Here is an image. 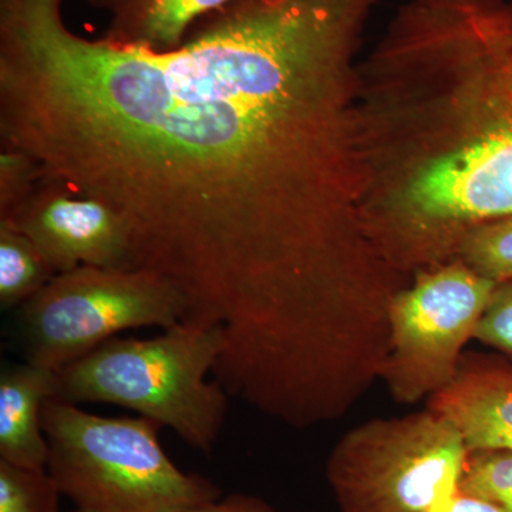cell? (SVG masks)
Instances as JSON below:
<instances>
[{
	"instance_id": "obj_1",
	"label": "cell",
	"mask_w": 512,
	"mask_h": 512,
	"mask_svg": "<svg viewBox=\"0 0 512 512\" xmlns=\"http://www.w3.org/2000/svg\"><path fill=\"white\" fill-rule=\"evenodd\" d=\"M63 3L0 0V146L116 211L184 320L245 349L380 274L359 127L380 0H232L165 52L77 35Z\"/></svg>"
},
{
	"instance_id": "obj_2",
	"label": "cell",
	"mask_w": 512,
	"mask_h": 512,
	"mask_svg": "<svg viewBox=\"0 0 512 512\" xmlns=\"http://www.w3.org/2000/svg\"><path fill=\"white\" fill-rule=\"evenodd\" d=\"M363 220L406 278L512 215V0H406L359 69Z\"/></svg>"
},
{
	"instance_id": "obj_3",
	"label": "cell",
	"mask_w": 512,
	"mask_h": 512,
	"mask_svg": "<svg viewBox=\"0 0 512 512\" xmlns=\"http://www.w3.org/2000/svg\"><path fill=\"white\" fill-rule=\"evenodd\" d=\"M221 352L218 329L188 320L150 339L116 336L57 370L53 399L126 407L210 454L229 409L227 390L207 380Z\"/></svg>"
},
{
	"instance_id": "obj_4",
	"label": "cell",
	"mask_w": 512,
	"mask_h": 512,
	"mask_svg": "<svg viewBox=\"0 0 512 512\" xmlns=\"http://www.w3.org/2000/svg\"><path fill=\"white\" fill-rule=\"evenodd\" d=\"M47 471L60 493L90 512H183L222 497L210 478L184 473L146 417H104L59 399L43 403Z\"/></svg>"
},
{
	"instance_id": "obj_5",
	"label": "cell",
	"mask_w": 512,
	"mask_h": 512,
	"mask_svg": "<svg viewBox=\"0 0 512 512\" xmlns=\"http://www.w3.org/2000/svg\"><path fill=\"white\" fill-rule=\"evenodd\" d=\"M187 312L183 291L157 272L83 265L16 309L13 339L25 362L57 372L124 330H165Z\"/></svg>"
},
{
	"instance_id": "obj_6",
	"label": "cell",
	"mask_w": 512,
	"mask_h": 512,
	"mask_svg": "<svg viewBox=\"0 0 512 512\" xmlns=\"http://www.w3.org/2000/svg\"><path fill=\"white\" fill-rule=\"evenodd\" d=\"M468 456L456 427L426 407L348 431L326 478L340 512H426L460 491Z\"/></svg>"
},
{
	"instance_id": "obj_7",
	"label": "cell",
	"mask_w": 512,
	"mask_h": 512,
	"mask_svg": "<svg viewBox=\"0 0 512 512\" xmlns=\"http://www.w3.org/2000/svg\"><path fill=\"white\" fill-rule=\"evenodd\" d=\"M495 286L453 259L413 276L394 296L380 375L394 402L429 399L454 379Z\"/></svg>"
},
{
	"instance_id": "obj_8",
	"label": "cell",
	"mask_w": 512,
	"mask_h": 512,
	"mask_svg": "<svg viewBox=\"0 0 512 512\" xmlns=\"http://www.w3.org/2000/svg\"><path fill=\"white\" fill-rule=\"evenodd\" d=\"M36 245L56 274L79 266L134 268L126 222L103 202L40 180L19 207L3 215Z\"/></svg>"
},
{
	"instance_id": "obj_9",
	"label": "cell",
	"mask_w": 512,
	"mask_h": 512,
	"mask_svg": "<svg viewBox=\"0 0 512 512\" xmlns=\"http://www.w3.org/2000/svg\"><path fill=\"white\" fill-rule=\"evenodd\" d=\"M427 407L456 427L470 453H512V362L500 353H464Z\"/></svg>"
},
{
	"instance_id": "obj_10",
	"label": "cell",
	"mask_w": 512,
	"mask_h": 512,
	"mask_svg": "<svg viewBox=\"0 0 512 512\" xmlns=\"http://www.w3.org/2000/svg\"><path fill=\"white\" fill-rule=\"evenodd\" d=\"M56 372L32 363H3L0 370V460L47 470L49 443L43 403L55 397Z\"/></svg>"
},
{
	"instance_id": "obj_11",
	"label": "cell",
	"mask_w": 512,
	"mask_h": 512,
	"mask_svg": "<svg viewBox=\"0 0 512 512\" xmlns=\"http://www.w3.org/2000/svg\"><path fill=\"white\" fill-rule=\"evenodd\" d=\"M107 18L101 39L111 45L165 50L181 46L192 28L232 0H86Z\"/></svg>"
},
{
	"instance_id": "obj_12",
	"label": "cell",
	"mask_w": 512,
	"mask_h": 512,
	"mask_svg": "<svg viewBox=\"0 0 512 512\" xmlns=\"http://www.w3.org/2000/svg\"><path fill=\"white\" fill-rule=\"evenodd\" d=\"M36 245L0 220V309L12 311L42 291L56 276Z\"/></svg>"
},
{
	"instance_id": "obj_13",
	"label": "cell",
	"mask_w": 512,
	"mask_h": 512,
	"mask_svg": "<svg viewBox=\"0 0 512 512\" xmlns=\"http://www.w3.org/2000/svg\"><path fill=\"white\" fill-rule=\"evenodd\" d=\"M456 259L494 285L512 281V215L468 229Z\"/></svg>"
},
{
	"instance_id": "obj_14",
	"label": "cell",
	"mask_w": 512,
	"mask_h": 512,
	"mask_svg": "<svg viewBox=\"0 0 512 512\" xmlns=\"http://www.w3.org/2000/svg\"><path fill=\"white\" fill-rule=\"evenodd\" d=\"M60 495L49 471L0 460V512H59Z\"/></svg>"
},
{
	"instance_id": "obj_15",
	"label": "cell",
	"mask_w": 512,
	"mask_h": 512,
	"mask_svg": "<svg viewBox=\"0 0 512 512\" xmlns=\"http://www.w3.org/2000/svg\"><path fill=\"white\" fill-rule=\"evenodd\" d=\"M460 490L490 501L504 512H512V453H470Z\"/></svg>"
},
{
	"instance_id": "obj_16",
	"label": "cell",
	"mask_w": 512,
	"mask_h": 512,
	"mask_svg": "<svg viewBox=\"0 0 512 512\" xmlns=\"http://www.w3.org/2000/svg\"><path fill=\"white\" fill-rule=\"evenodd\" d=\"M39 183V168L33 158L16 148H0V217L19 207Z\"/></svg>"
},
{
	"instance_id": "obj_17",
	"label": "cell",
	"mask_w": 512,
	"mask_h": 512,
	"mask_svg": "<svg viewBox=\"0 0 512 512\" xmlns=\"http://www.w3.org/2000/svg\"><path fill=\"white\" fill-rule=\"evenodd\" d=\"M474 339L512 362V281L495 286Z\"/></svg>"
},
{
	"instance_id": "obj_18",
	"label": "cell",
	"mask_w": 512,
	"mask_h": 512,
	"mask_svg": "<svg viewBox=\"0 0 512 512\" xmlns=\"http://www.w3.org/2000/svg\"><path fill=\"white\" fill-rule=\"evenodd\" d=\"M183 512H278L261 498L247 494H231L212 503Z\"/></svg>"
},
{
	"instance_id": "obj_19",
	"label": "cell",
	"mask_w": 512,
	"mask_h": 512,
	"mask_svg": "<svg viewBox=\"0 0 512 512\" xmlns=\"http://www.w3.org/2000/svg\"><path fill=\"white\" fill-rule=\"evenodd\" d=\"M426 512H504L500 507L490 503V501L483 500V498L476 497L464 493V491H458L456 495L448 498L447 501L436 505L431 510Z\"/></svg>"
},
{
	"instance_id": "obj_20",
	"label": "cell",
	"mask_w": 512,
	"mask_h": 512,
	"mask_svg": "<svg viewBox=\"0 0 512 512\" xmlns=\"http://www.w3.org/2000/svg\"><path fill=\"white\" fill-rule=\"evenodd\" d=\"M73 512H90V511H84V510H80V508H77V510L73 511Z\"/></svg>"
}]
</instances>
